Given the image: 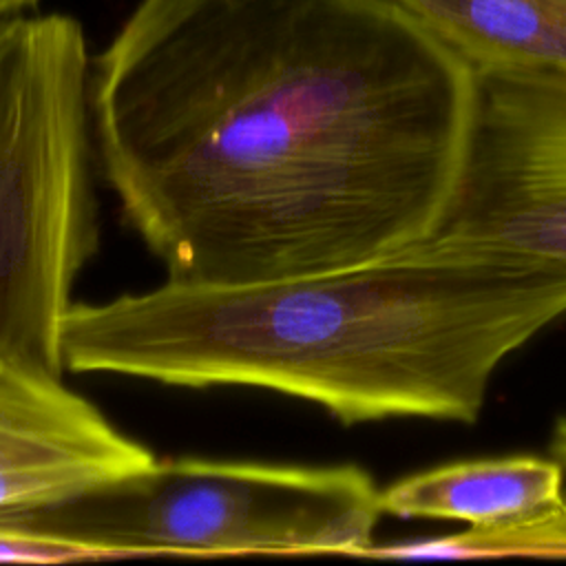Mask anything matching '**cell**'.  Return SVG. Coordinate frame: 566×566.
<instances>
[{
    "instance_id": "6da1fadb",
    "label": "cell",
    "mask_w": 566,
    "mask_h": 566,
    "mask_svg": "<svg viewBox=\"0 0 566 566\" xmlns=\"http://www.w3.org/2000/svg\"><path fill=\"white\" fill-rule=\"evenodd\" d=\"M473 69L391 0H142L91 66L102 175L166 279L387 259L440 221Z\"/></svg>"
},
{
    "instance_id": "7a4b0ae2",
    "label": "cell",
    "mask_w": 566,
    "mask_h": 566,
    "mask_svg": "<svg viewBox=\"0 0 566 566\" xmlns=\"http://www.w3.org/2000/svg\"><path fill=\"white\" fill-rule=\"evenodd\" d=\"M564 314L566 276L396 252L252 283L166 279L75 303L62 354L80 374L279 391L343 424H471L497 367Z\"/></svg>"
},
{
    "instance_id": "3957f363",
    "label": "cell",
    "mask_w": 566,
    "mask_h": 566,
    "mask_svg": "<svg viewBox=\"0 0 566 566\" xmlns=\"http://www.w3.org/2000/svg\"><path fill=\"white\" fill-rule=\"evenodd\" d=\"M91 66L73 15L0 18V363L53 376L99 237Z\"/></svg>"
},
{
    "instance_id": "277c9868",
    "label": "cell",
    "mask_w": 566,
    "mask_h": 566,
    "mask_svg": "<svg viewBox=\"0 0 566 566\" xmlns=\"http://www.w3.org/2000/svg\"><path fill=\"white\" fill-rule=\"evenodd\" d=\"M380 489L356 464L168 458L53 502L0 511V535L97 557L197 553L365 555Z\"/></svg>"
},
{
    "instance_id": "5b68a950",
    "label": "cell",
    "mask_w": 566,
    "mask_h": 566,
    "mask_svg": "<svg viewBox=\"0 0 566 566\" xmlns=\"http://www.w3.org/2000/svg\"><path fill=\"white\" fill-rule=\"evenodd\" d=\"M475 73L453 195L429 237L400 252L566 276V73Z\"/></svg>"
},
{
    "instance_id": "8992f818",
    "label": "cell",
    "mask_w": 566,
    "mask_h": 566,
    "mask_svg": "<svg viewBox=\"0 0 566 566\" xmlns=\"http://www.w3.org/2000/svg\"><path fill=\"white\" fill-rule=\"evenodd\" d=\"M155 460L62 376L0 363V511L69 497Z\"/></svg>"
},
{
    "instance_id": "52a82bcc",
    "label": "cell",
    "mask_w": 566,
    "mask_h": 566,
    "mask_svg": "<svg viewBox=\"0 0 566 566\" xmlns=\"http://www.w3.org/2000/svg\"><path fill=\"white\" fill-rule=\"evenodd\" d=\"M562 506L564 471L557 460L539 455L447 462L380 489L382 515L462 522L471 528L539 520Z\"/></svg>"
},
{
    "instance_id": "ba28073f",
    "label": "cell",
    "mask_w": 566,
    "mask_h": 566,
    "mask_svg": "<svg viewBox=\"0 0 566 566\" xmlns=\"http://www.w3.org/2000/svg\"><path fill=\"white\" fill-rule=\"evenodd\" d=\"M473 71L566 73V0H391Z\"/></svg>"
},
{
    "instance_id": "9c48e42d",
    "label": "cell",
    "mask_w": 566,
    "mask_h": 566,
    "mask_svg": "<svg viewBox=\"0 0 566 566\" xmlns=\"http://www.w3.org/2000/svg\"><path fill=\"white\" fill-rule=\"evenodd\" d=\"M365 557L396 559H473V557H566V506L528 522L471 528L458 533L400 542L374 544Z\"/></svg>"
},
{
    "instance_id": "30bf717a",
    "label": "cell",
    "mask_w": 566,
    "mask_h": 566,
    "mask_svg": "<svg viewBox=\"0 0 566 566\" xmlns=\"http://www.w3.org/2000/svg\"><path fill=\"white\" fill-rule=\"evenodd\" d=\"M551 458L557 460L564 471V493H566V416H562L555 422V429L551 433Z\"/></svg>"
},
{
    "instance_id": "8fae6325",
    "label": "cell",
    "mask_w": 566,
    "mask_h": 566,
    "mask_svg": "<svg viewBox=\"0 0 566 566\" xmlns=\"http://www.w3.org/2000/svg\"><path fill=\"white\" fill-rule=\"evenodd\" d=\"M35 4H38V0H0V18L13 15L20 11H29Z\"/></svg>"
}]
</instances>
